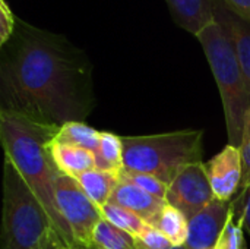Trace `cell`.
<instances>
[{"instance_id": "9a60e30c", "label": "cell", "mask_w": 250, "mask_h": 249, "mask_svg": "<svg viewBox=\"0 0 250 249\" xmlns=\"http://www.w3.org/2000/svg\"><path fill=\"white\" fill-rule=\"evenodd\" d=\"M100 136L101 131H97L85 122H67L60 126L53 142L79 147L97 154L100 148Z\"/></svg>"}, {"instance_id": "9c48e42d", "label": "cell", "mask_w": 250, "mask_h": 249, "mask_svg": "<svg viewBox=\"0 0 250 249\" xmlns=\"http://www.w3.org/2000/svg\"><path fill=\"white\" fill-rule=\"evenodd\" d=\"M231 203L214 200L189 219L186 249H214L231 214Z\"/></svg>"}, {"instance_id": "cb8c5ba5", "label": "cell", "mask_w": 250, "mask_h": 249, "mask_svg": "<svg viewBox=\"0 0 250 249\" xmlns=\"http://www.w3.org/2000/svg\"><path fill=\"white\" fill-rule=\"evenodd\" d=\"M18 23V16L6 0H0V45L6 44L13 35Z\"/></svg>"}, {"instance_id": "30bf717a", "label": "cell", "mask_w": 250, "mask_h": 249, "mask_svg": "<svg viewBox=\"0 0 250 249\" xmlns=\"http://www.w3.org/2000/svg\"><path fill=\"white\" fill-rule=\"evenodd\" d=\"M108 203L116 204L119 207H123V208L135 213L144 222H146L148 225H152V226L155 225L163 208L167 205L166 201L155 198L154 195L145 192L144 189H141L136 185L126 182L123 179L119 181Z\"/></svg>"}, {"instance_id": "2e32d148", "label": "cell", "mask_w": 250, "mask_h": 249, "mask_svg": "<svg viewBox=\"0 0 250 249\" xmlns=\"http://www.w3.org/2000/svg\"><path fill=\"white\" fill-rule=\"evenodd\" d=\"M97 169L104 172H111L120 175L123 170V141L122 136L101 131L100 148L95 154Z\"/></svg>"}, {"instance_id": "7c38bea8", "label": "cell", "mask_w": 250, "mask_h": 249, "mask_svg": "<svg viewBox=\"0 0 250 249\" xmlns=\"http://www.w3.org/2000/svg\"><path fill=\"white\" fill-rule=\"evenodd\" d=\"M212 1H214L215 16H218L226 22V25L229 26L233 35L239 53V59L250 88V21L237 15L234 10H231L224 3V0H212Z\"/></svg>"}, {"instance_id": "d4e9b609", "label": "cell", "mask_w": 250, "mask_h": 249, "mask_svg": "<svg viewBox=\"0 0 250 249\" xmlns=\"http://www.w3.org/2000/svg\"><path fill=\"white\" fill-rule=\"evenodd\" d=\"M231 203H233V210L240 217L245 230L249 233L250 236V189L245 195L234 198Z\"/></svg>"}, {"instance_id": "603a6c76", "label": "cell", "mask_w": 250, "mask_h": 249, "mask_svg": "<svg viewBox=\"0 0 250 249\" xmlns=\"http://www.w3.org/2000/svg\"><path fill=\"white\" fill-rule=\"evenodd\" d=\"M240 150V156H242V185L239 189L237 197L245 195L250 189V112L246 117V123H245V131H243V138H242V144L239 147Z\"/></svg>"}, {"instance_id": "ac0fdd59", "label": "cell", "mask_w": 250, "mask_h": 249, "mask_svg": "<svg viewBox=\"0 0 250 249\" xmlns=\"http://www.w3.org/2000/svg\"><path fill=\"white\" fill-rule=\"evenodd\" d=\"M94 249H138L135 236L103 219L92 235Z\"/></svg>"}, {"instance_id": "ffe728a7", "label": "cell", "mask_w": 250, "mask_h": 249, "mask_svg": "<svg viewBox=\"0 0 250 249\" xmlns=\"http://www.w3.org/2000/svg\"><path fill=\"white\" fill-rule=\"evenodd\" d=\"M120 179H123V181H126V182H130V183L136 185L138 188H141V189H144L145 192L154 195L155 198H160V200H163V201H166V198H167L168 185L164 183L163 181H160L158 178L152 176V175L122 170Z\"/></svg>"}, {"instance_id": "52a82bcc", "label": "cell", "mask_w": 250, "mask_h": 249, "mask_svg": "<svg viewBox=\"0 0 250 249\" xmlns=\"http://www.w3.org/2000/svg\"><path fill=\"white\" fill-rule=\"evenodd\" d=\"M215 200L205 163H195L185 167L168 185L166 203L189 220Z\"/></svg>"}, {"instance_id": "4316f807", "label": "cell", "mask_w": 250, "mask_h": 249, "mask_svg": "<svg viewBox=\"0 0 250 249\" xmlns=\"http://www.w3.org/2000/svg\"><path fill=\"white\" fill-rule=\"evenodd\" d=\"M42 249H76V248H70V247H67V245L63 242V239L57 235V232H56V230H51V232L48 233V236H47L45 242H44V248Z\"/></svg>"}, {"instance_id": "5bb4252c", "label": "cell", "mask_w": 250, "mask_h": 249, "mask_svg": "<svg viewBox=\"0 0 250 249\" xmlns=\"http://www.w3.org/2000/svg\"><path fill=\"white\" fill-rule=\"evenodd\" d=\"M75 179L79 182V185L82 186V189L88 195V198L97 207L103 208L110 201L113 191L120 181V175L94 169L86 173H82L81 176H78Z\"/></svg>"}, {"instance_id": "7a4b0ae2", "label": "cell", "mask_w": 250, "mask_h": 249, "mask_svg": "<svg viewBox=\"0 0 250 249\" xmlns=\"http://www.w3.org/2000/svg\"><path fill=\"white\" fill-rule=\"evenodd\" d=\"M59 129L15 113L0 112V141L4 157L15 164L31 191L42 203L63 242L70 248L79 249L56 203V178L60 169L51 156L50 144Z\"/></svg>"}, {"instance_id": "8992f818", "label": "cell", "mask_w": 250, "mask_h": 249, "mask_svg": "<svg viewBox=\"0 0 250 249\" xmlns=\"http://www.w3.org/2000/svg\"><path fill=\"white\" fill-rule=\"evenodd\" d=\"M56 203L57 210L69 226L78 248H92L94 230L104 219L101 208L88 198L75 178L63 173L62 170L56 178Z\"/></svg>"}, {"instance_id": "6da1fadb", "label": "cell", "mask_w": 250, "mask_h": 249, "mask_svg": "<svg viewBox=\"0 0 250 249\" xmlns=\"http://www.w3.org/2000/svg\"><path fill=\"white\" fill-rule=\"evenodd\" d=\"M95 107L94 66L66 35L18 18L0 45V112L60 128L83 122Z\"/></svg>"}, {"instance_id": "83f0119b", "label": "cell", "mask_w": 250, "mask_h": 249, "mask_svg": "<svg viewBox=\"0 0 250 249\" xmlns=\"http://www.w3.org/2000/svg\"><path fill=\"white\" fill-rule=\"evenodd\" d=\"M170 249H186L185 247H173V248H170Z\"/></svg>"}, {"instance_id": "d6986e66", "label": "cell", "mask_w": 250, "mask_h": 249, "mask_svg": "<svg viewBox=\"0 0 250 249\" xmlns=\"http://www.w3.org/2000/svg\"><path fill=\"white\" fill-rule=\"evenodd\" d=\"M101 213H103V217L105 220H108L110 223H113L119 229H122V230H125L133 236H136L148 225L135 213H132L123 207H119L116 204H111V203H107L101 208Z\"/></svg>"}, {"instance_id": "8fae6325", "label": "cell", "mask_w": 250, "mask_h": 249, "mask_svg": "<svg viewBox=\"0 0 250 249\" xmlns=\"http://www.w3.org/2000/svg\"><path fill=\"white\" fill-rule=\"evenodd\" d=\"M167 4L173 21L195 37L215 21L212 0H167Z\"/></svg>"}, {"instance_id": "3957f363", "label": "cell", "mask_w": 250, "mask_h": 249, "mask_svg": "<svg viewBox=\"0 0 250 249\" xmlns=\"http://www.w3.org/2000/svg\"><path fill=\"white\" fill-rule=\"evenodd\" d=\"M215 78L227 126L229 144L240 147L246 117L250 112V88L233 35L223 19L205 26L198 35Z\"/></svg>"}, {"instance_id": "5b68a950", "label": "cell", "mask_w": 250, "mask_h": 249, "mask_svg": "<svg viewBox=\"0 0 250 249\" xmlns=\"http://www.w3.org/2000/svg\"><path fill=\"white\" fill-rule=\"evenodd\" d=\"M53 222L15 164L4 157L1 249H42Z\"/></svg>"}, {"instance_id": "484cf974", "label": "cell", "mask_w": 250, "mask_h": 249, "mask_svg": "<svg viewBox=\"0 0 250 249\" xmlns=\"http://www.w3.org/2000/svg\"><path fill=\"white\" fill-rule=\"evenodd\" d=\"M224 3L237 15L250 21V0H224Z\"/></svg>"}, {"instance_id": "e0dca14e", "label": "cell", "mask_w": 250, "mask_h": 249, "mask_svg": "<svg viewBox=\"0 0 250 249\" xmlns=\"http://www.w3.org/2000/svg\"><path fill=\"white\" fill-rule=\"evenodd\" d=\"M154 226L173 244V247H185L188 239L189 220L177 208L167 204Z\"/></svg>"}, {"instance_id": "4fadbf2b", "label": "cell", "mask_w": 250, "mask_h": 249, "mask_svg": "<svg viewBox=\"0 0 250 249\" xmlns=\"http://www.w3.org/2000/svg\"><path fill=\"white\" fill-rule=\"evenodd\" d=\"M50 151L57 167L72 178H78L82 173L97 169L95 154L88 150L64 144H56L51 141Z\"/></svg>"}, {"instance_id": "ba28073f", "label": "cell", "mask_w": 250, "mask_h": 249, "mask_svg": "<svg viewBox=\"0 0 250 249\" xmlns=\"http://www.w3.org/2000/svg\"><path fill=\"white\" fill-rule=\"evenodd\" d=\"M205 170L215 200L231 203L242 185V156L236 145L227 144L208 163Z\"/></svg>"}, {"instance_id": "f1b7e54d", "label": "cell", "mask_w": 250, "mask_h": 249, "mask_svg": "<svg viewBox=\"0 0 250 249\" xmlns=\"http://www.w3.org/2000/svg\"><path fill=\"white\" fill-rule=\"evenodd\" d=\"M91 249H94V248H91Z\"/></svg>"}, {"instance_id": "44dd1931", "label": "cell", "mask_w": 250, "mask_h": 249, "mask_svg": "<svg viewBox=\"0 0 250 249\" xmlns=\"http://www.w3.org/2000/svg\"><path fill=\"white\" fill-rule=\"evenodd\" d=\"M233 204V203H231ZM243 223L237 213L233 210L231 205V214L226 225V229L223 235L220 236L217 245L214 249H246L245 247V236H243Z\"/></svg>"}, {"instance_id": "7402d4cb", "label": "cell", "mask_w": 250, "mask_h": 249, "mask_svg": "<svg viewBox=\"0 0 250 249\" xmlns=\"http://www.w3.org/2000/svg\"><path fill=\"white\" fill-rule=\"evenodd\" d=\"M138 249H170L173 244L152 225H146L136 236Z\"/></svg>"}, {"instance_id": "277c9868", "label": "cell", "mask_w": 250, "mask_h": 249, "mask_svg": "<svg viewBox=\"0 0 250 249\" xmlns=\"http://www.w3.org/2000/svg\"><path fill=\"white\" fill-rule=\"evenodd\" d=\"M122 141L123 170L152 175L167 185L185 167L202 161L204 131L201 129L122 136Z\"/></svg>"}]
</instances>
